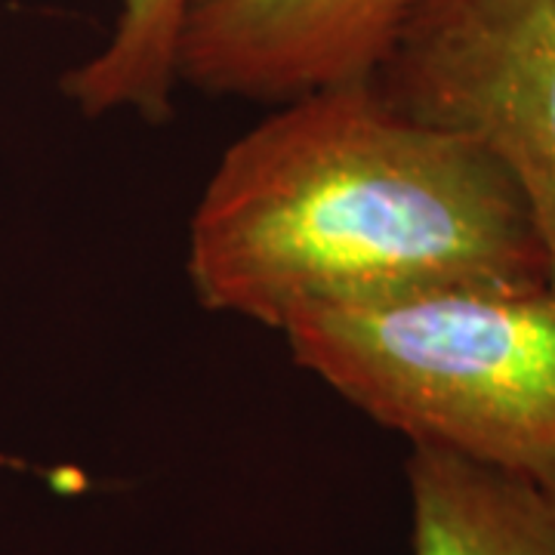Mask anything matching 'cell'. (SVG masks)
I'll list each match as a JSON object with an SVG mask.
<instances>
[{"mask_svg": "<svg viewBox=\"0 0 555 555\" xmlns=\"http://www.w3.org/2000/svg\"><path fill=\"white\" fill-rule=\"evenodd\" d=\"M281 337L302 371L411 448L555 496V284L444 287L318 309Z\"/></svg>", "mask_w": 555, "mask_h": 555, "instance_id": "obj_2", "label": "cell"}, {"mask_svg": "<svg viewBox=\"0 0 555 555\" xmlns=\"http://www.w3.org/2000/svg\"><path fill=\"white\" fill-rule=\"evenodd\" d=\"M198 0H118V16L96 53L60 78V93L80 118H173L179 43Z\"/></svg>", "mask_w": 555, "mask_h": 555, "instance_id": "obj_6", "label": "cell"}, {"mask_svg": "<svg viewBox=\"0 0 555 555\" xmlns=\"http://www.w3.org/2000/svg\"><path fill=\"white\" fill-rule=\"evenodd\" d=\"M414 555H555V496L438 448L404 463Z\"/></svg>", "mask_w": 555, "mask_h": 555, "instance_id": "obj_5", "label": "cell"}, {"mask_svg": "<svg viewBox=\"0 0 555 555\" xmlns=\"http://www.w3.org/2000/svg\"><path fill=\"white\" fill-rule=\"evenodd\" d=\"M420 0H198L179 43V87L281 102L377 75Z\"/></svg>", "mask_w": 555, "mask_h": 555, "instance_id": "obj_4", "label": "cell"}, {"mask_svg": "<svg viewBox=\"0 0 555 555\" xmlns=\"http://www.w3.org/2000/svg\"><path fill=\"white\" fill-rule=\"evenodd\" d=\"M371 80L503 164L555 284V0H420Z\"/></svg>", "mask_w": 555, "mask_h": 555, "instance_id": "obj_3", "label": "cell"}, {"mask_svg": "<svg viewBox=\"0 0 555 555\" xmlns=\"http://www.w3.org/2000/svg\"><path fill=\"white\" fill-rule=\"evenodd\" d=\"M185 275L207 312L281 334L318 309L546 284L550 266L485 145L361 80L272 105L222 152L189 219Z\"/></svg>", "mask_w": 555, "mask_h": 555, "instance_id": "obj_1", "label": "cell"}]
</instances>
